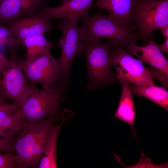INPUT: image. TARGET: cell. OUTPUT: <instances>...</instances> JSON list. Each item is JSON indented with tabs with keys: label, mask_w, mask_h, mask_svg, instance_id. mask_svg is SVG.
I'll return each instance as SVG.
<instances>
[{
	"label": "cell",
	"mask_w": 168,
	"mask_h": 168,
	"mask_svg": "<svg viewBox=\"0 0 168 168\" xmlns=\"http://www.w3.org/2000/svg\"><path fill=\"white\" fill-rule=\"evenodd\" d=\"M9 49L10 58L0 70V96L6 101L11 100L21 109L27 96L29 84L23 72L24 62L17 59L16 49Z\"/></svg>",
	"instance_id": "5"
},
{
	"label": "cell",
	"mask_w": 168,
	"mask_h": 168,
	"mask_svg": "<svg viewBox=\"0 0 168 168\" xmlns=\"http://www.w3.org/2000/svg\"><path fill=\"white\" fill-rule=\"evenodd\" d=\"M110 54L112 64L117 73L116 79L147 86L155 85L149 69L125 50L119 48L110 51Z\"/></svg>",
	"instance_id": "8"
},
{
	"label": "cell",
	"mask_w": 168,
	"mask_h": 168,
	"mask_svg": "<svg viewBox=\"0 0 168 168\" xmlns=\"http://www.w3.org/2000/svg\"><path fill=\"white\" fill-rule=\"evenodd\" d=\"M82 41V53L86 57L88 75L87 89H99L103 85L114 82L116 75L111 70L110 54V48L113 45V41L110 40L103 43L100 38Z\"/></svg>",
	"instance_id": "4"
},
{
	"label": "cell",
	"mask_w": 168,
	"mask_h": 168,
	"mask_svg": "<svg viewBox=\"0 0 168 168\" xmlns=\"http://www.w3.org/2000/svg\"><path fill=\"white\" fill-rule=\"evenodd\" d=\"M23 72L26 79L30 83L40 84L47 88L62 77L58 59L49 53L28 60H24Z\"/></svg>",
	"instance_id": "9"
},
{
	"label": "cell",
	"mask_w": 168,
	"mask_h": 168,
	"mask_svg": "<svg viewBox=\"0 0 168 168\" xmlns=\"http://www.w3.org/2000/svg\"></svg>",
	"instance_id": "29"
},
{
	"label": "cell",
	"mask_w": 168,
	"mask_h": 168,
	"mask_svg": "<svg viewBox=\"0 0 168 168\" xmlns=\"http://www.w3.org/2000/svg\"><path fill=\"white\" fill-rule=\"evenodd\" d=\"M25 121L24 115L20 109L0 119V128L5 132L15 134L21 131Z\"/></svg>",
	"instance_id": "19"
},
{
	"label": "cell",
	"mask_w": 168,
	"mask_h": 168,
	"mask_svg": "<svg viewBox=\"0 0 168 168\" xmlns=\"http://www.w3.org/2000/svg\"><path fill=\"white\" fill-rule=\"evenodd\" d=\"M26 50V60L31 59L49 53L52 47L58 46V44L51 43L44 35H38L26 38L21 42Z\"/></svg>",
	"instance_id": "18"
},
{
	"label": "cell",
	"mask_w": 168,
	"mask_h": 168,
	"mask_svg": "<svg viewBox=\"0 0 168 168\" xmlns=\"http://www.w3.org/2000/svg\"><path fill=\"white\" fill-rule=\"evenodd\" d=\"M93 0H68L60 6H44L36 14L47 15L56 18L68 19L72 16L82 18L90 16L88 12L91 9Z\"/></svg>",
	"instance_id": "13"
},
{
	"label": "cell",
	"mask_w": 168,
	"mask_h": 168,
	"mask_svg": "<svg viewBox=\"0 0 168 168\" xmlns=\"http://www.w3.org/2000/svg\"><path fill=\"white\" fill-rule=\"evenodd\" d=\"M138 0H97L91 8L97 7L106 10L109 15L119 22L134 27L133 14Z\"/></svg>",
	"instance_id": "14"
},
{
	"label": "cell",
	"mask_w": 168,
	"mask_h": 168,
	"mask_svg": "<svg viewBox=\"0 0 168 168\" xmlns=\"http://www.w3.org/2000/svg\"><path fill=\"white\" fill-rule=\"evenodd\" d=\"M47 0H0V24H8L18 19L35 16Z\"/></svg>",
	"instance_id": "10"
},
{
	"label": "cell",
	"mask_w": 168,
	"mask_h": 168,
	"mask_svg": "<svg viewBox=\"0 0 168 168\" xmlns=\"http://www.w3.org/2000/svg\"><path fill=\"white\" fill-rule=\"evenodd\" d=\"M63 19L58 26L62 33V37L58 41L61 54L58 59L61 77L68 83L72 61L76 55L82 54V40L80 28L78 26L79 18L72 16Z\"/></svg>",
	"instance_id": "7"
},
{
	"label": "cell",
	"mask_w": 168,
	"mask_h": 168,
	"mask_svg": "<svg viewBox=\"0 0 168 168\" xmlns=\"http://www.w3.org/2000/svg\"><path fill=\"white\" fill-rule=\"evenodd\" d=\"M18 109L15 103H9L1 97L0 98V119L11 114Z\"/></svg>",
	"instance_id": "22"
},
{
	"label": "cell",
	"mask_w": 168,
	"mask_h": 168,
	"mask_svg": "<svg viewBox=\"0 0 168 168\" xmlns=\"http://www.w3.org/2000/svg\"><path fill=\"white\" fill-rule=\"evenodd\" d=\"M62 115L60 111L36 123L24 121L14 144L20 168H38L50 129L55 121L61 119Z\"/></svg>",
	"instance_id": "1"
},
{
	"label": "cell",
	"mask_w": 168,
	"mask_h": 168,
	"mask_svg": "<svg viewBox=\"0 0 168 168\" xmlns=\"http://www.w3.org/2000/svg\"><path fill=\"white\" fill-rule=\"evenodd\" d=\"M52 17L36 14L23 17L7 25L15 38L21 42L24 39L38 35H43L51 29Z\"/></svg>",
	"instance_id": "11"
},
{
	"label": "cell",
	"mask_w": 168,
	"mask_h": 168,
	"mask_svg": "<svg viewBox=\"0 0 168 168\" xmlns=\"http://www.w3.org/2000/svg\"><path fill=\"white\" fill-rule=\"evenodd\" d=\"M16 134L9 132H5L0 128V136L3 138H11L15 137Z\"/></svg>",
	"instance_id": "26"
},
{
	"label": "cell",
	"mask_w": 168,
	"mask_h": 168,
	"mask_svg": "<svg viewBox=\"0 0 168 168\" xmlns=\"http://www.w3.org/2000/svg\"><path fill=\"white\" fill-rule=\"evenodd\" d=\"M8 59L4 56L3 53L0 50V70H1L7 63Z\"/></svg>",
	"instance_id": "25"
},
{
	"label": "cell",
	"mask_w": 168,
	"mask_h": 168,
	"mask_svg": "<svg viewBox=\"0 0 168 168\" xmlns=\"http://www.w3.org/2000/svg\"><path fill=\"white\" fill-rule=\"evenodd\" d=\"M68 83L61 77L47 88L39 89L29 83L27 95L21 108L25 121L35 123L59 112Z\"/></svg>",
	"instance_id": "2"
},
{
	"label": "cell",
	"mask_w": 168,
	"mask_h": 168,
	"mask_svg": "<svg viewBox=\"0 0 168 168\" xmlns=\"http://www.w3.org/2000/svg\"><path fill=\"white\" fill-rule=\"evenodd\" d=\"M16 138V136L0 139V153L13 152L14 151V142Z\"/></svg>",
	"instance_id": "23"
},
{
	"label": "cell",
	"mask_w": 168,
	"mask_h": 168,
	"mask_svg": "<svg viewBox=\"0 0 168 168\" xmlns=\"http://www.w3.org/2000/svg\"><path fill=\"white\" fill-rule=\"evenodd\" d=\"M122 87V92L118 108L114 117L127 123L131 127L133 134L137 135L134 128L136 110L129 82L123 80H119Z\"/></svg>",
	"instance_id": "16"
},
{
	"label": "cell",
	"mask_w": 168,
	"mask_h": 168,
	"mask_svg": "<svg viewBox=\"0 0 168 168\" xmlns=\"http://www.w3.org/2000/svg\"><path fill=\"white\" fill-rule=\"evenodd\" d=\"M23 45L15 38L8 27L0 24V50L3 53L7 49H16Z\"/></svg>",
	"instance_id": "20"
},
{
	"label": "cell",
	"mask_w": 168,
	"mask_h": 168,
	"mask_svg": "<svg viewBox=\"0 0 168 168\" xmlns=\"http://www.w3.org/2000/svg\"><path fill=\"white\" fill-rule=\"evenodd\" d=\"M68 0H62V3Z\"/></svg>",
	"instance_id": "28"
},
{
	"label": "cell",
	"mask_w": 168,
	"mask_h": 168,
	"mask_svg": "<svg viewBox=\"0 0 168 168\" xmlns=\"http://www.w3.org/2000/svg\"><path fill=\"white\" fill-rule=\"evenodd\" d=\"M69 110H64L62 111L61 122L57 125L51 127L49 131L44 149L43 155L40 160L38 168H57V143L59 131L64 122L74 115L71 112L67 114Z\"/></svg>",
	"instance_id": "15"
},
{
	"label": "cell",
	"mask_w": 168,
	"mask_h": 168,
	"mask_svg": "<svg viewBox=\"0 0 168 168\" xmlns=\"http://www.w3.org/2000/svg\"><path fill=\"white\" fill-rule=\"evenodd\" d=\"M157 46L161 51L167 54H168V38H166V40L162 44H157Z\"/></svg>",
	"instance_id": "24"
},
{
	"label": "cell",
	"mask_w": 168,
	"mask_h": 168,
	"mask_svg": "<svg viewBox=\"0 0 168 168\" xmlns=\"http://www.w3.org/2000/svg\"><path fill=\"white\" fill-rule=\"evenodd\" d=\"M83 25L80 27L82 41L88 39L109 38L116 47L135 44L140 39L135 29L123 24L110 15L100 12H96L92 16L81 18Z\"/></svg>",
	"instance_id": "3"
},
{
	"label": "cell",
	"mask_w": 168,
	"mask_h": 168,
	"mask_svg": "<svg viewBox=\"0 0 168 168\" xmlns=\"http://www.w3.org/2000/svg\"><path fill=\"white\" fill-rule=\"evenodd\" d=\"M149 36L150 40L146 46H138L132 43L125 46L130 54L136 56L142 63H147L155 68L168 73V60L157 47L152 34Z\"/></svg>",
	"instance_id": "12"
},
{
	"label": "cell",
	"mask_w": 168,
	"mask_h": 168,
	"mask_svg": "<svg viewBox=\"0 0 168 168\" xmlns=\"http://www.w3.org/2000/svg\"><path fill=\"white\" fill-rule=\"evenodd\" d=\"M131 92L150 100L168 110V92L164 87L156 85L147 86L129 83Z\"/></svg>",
	"instance_id": "17"
},
{
	"label": "cell",
	"mask_w": 168,
	"mask_h": 168,
	"mask_svg": "<svg viewBox=\"0 0 168 168\" xmlns=\"http://www.w3.org/2000/svg\"><path fill=\"white\" fill-rule=\"evenodd\" d=\"M0 168H20L16 154L13 152L0 153Z\"/></svg>",
	"instance_id": "21"
},
{
	"label": "cell",
	"mask_w": 168,
	"mask_h": 168,
	"mask_svg": "<svg viewBox=\"0 0 168 168\" xmlns=\"http://www.w3.org/2000/svg\"><path fill=\"white\" fill-rule=\"evenodd\" d=\"M132 20L140 39L147 44L153 31L168 24V0H138Z\"/></svg>",
	"instance_id": "6"
},
{
	"label": "cell",
	"mask_w": 168,
	"mask_h": 168,
	"mask_svg": "<svg viewBox=\"0 0 168 168\" xmlns=\"http://www.w3.org/2000/svg\"><path fill=\"white\" fill-rule=\"evenodd\" d=\"M159 30L161 31L162 35L168 38V24L161 27Z\"/></svg>",
	"instance_id": "27"
}]
</instances>
